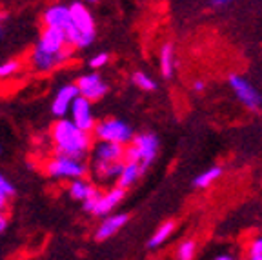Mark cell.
<instances>
[{
	"label": "cell",
	"instance_id": "6da1fadb",
	"mask_svg": "<svg viewBox=\"0 0 262 260\" xmlns=\"http://www.w3.org/2000/svg\"><path fill=\"white\" fill-rule=\"evenodd\" d=\"M53 140L58 155H66L71 159L84 160L91 146L88 131L77 127L73 120H58L53 126Z\"/></svg>",
	"mask_w": 262,
	"mask_h": 260
},
{
	"label": "cell",
	"instance_id": "7a4b0ae2",
	"mask_svg": "<svg viewBox=\"0 0 262 260\" xmlns=\"http://www.w3.org/2000/svg\"><path fill=\"white\" fill-rule=\"evenodd\" d=\"M157 153H159V138L153 133H142L131 138V146L126 149L124 157L126 160L139 162L142 171H146L147 166L157 159Z\"/></svg>",
	"mask_w": 262,
	"mask_h": 260
},
{
	"label": "cell",
	"instance_id": "3957f363",
	"mask_svg": "<svg viewBox=\"0 0 262 260\" xmlns=\"http://www.w3.org/2000/svg\"><path fill=\"white\" fill-rule=\"evenodd\" d=\"M88 173V166L82 159H71L58 155L48 164V175L51 179H82Z\"/></svg>",
	"mask_w": 262,
	"mask_h": 260
},
{
	"label": "cell",
	"instance_id": "277c9868",
	"mask_svg": "<svg viewBox=\"0 0 262 260\" xmlns=\"http://www.w3.org/2000/svg\"><path fill=\"white\" fill-rule=\"evenodd\" d=\"M95 135H97L98 140L127 144V142H131V138H133V129H131L124 120L111 118V120H104V122H100L98 126H95Z\"/></svg>",
	"mask_w": 262,
	"mask_h": 260
},
{
	"label": "cell",
	"instance_id": "5b68a950",
	"mask_svg": "<svg viewBox=\"0 0 262 260\" xmlns=\"http://www.w3.org/2000/svg\"><path fill=\"white\" fill-rule=\"evenodd\" d=\"M229 88L233 90L235 97L244 104L248 110H260L262 107V95L258 93V90L255 88L251 82H248L241 75H231L229 77Z\"/></svg>",
	"mask_w": 262,
	"mask_h": 260
},
{
	"label": "cell",
	"instance_id": "8992f818",
	"mask_svg": "<svg viewBox=\"0 0 262 260\" xmlns=\"http://www.w3.org/2000/svg\"><path fill=\"white\" fill-rule=\"evenodd\" d=\"M73 46H68V48H62L60 51H57V53H49V51H46V49L42 48H35V51H33V66L38 69V71H42V73H46V71H49V69H53L55 66L62 64V62H66L68 58L71 57V53H73Z\"/></svg>",
	"mask_w": 262,
	"mask_h": 260
},
{
	"label": "cell",
	"instance_id": "52a82bcc",
	"mask_svg": "<svg viewBox=\"0 0 262 260\" xmlns=\"http://www.w3.org/2000/svg\"><path fill=\"white\" fill-rule=\"evenodd\" d=\"M70 110H71V120H73L75 126L84 131L93 129L95 120H93V111H91V100L78 95V97L73 98Z\"/></svg>",
	"mask_w": 262,
	"mask_h": 260
},
{
	"label": "cell",
	"instance_id": "ba28073f",
	"mask_svg": "<svg viewBox=\"0 0 262 260\" xmlns=\"http://www.w3.org/2000/svg\"><path fill=\"white\" fill-rule=\"evenodd\" d=\"M77 88H78V93L82 97H86L88 100H98V98H102L104 95L107 93V84L102 80V77L98 73H88V75H82L80 78L77 80Z\"/></svg>",
	"mask_w": 262,
	"mask_h": 260
},
{
	"label": "cell",
	"instance_id": "9c48e42d",
	"mask_svg": "<svg viewBox=\"0 0 262 260\" xmlns=\"http://www.w3.org/2000/svg\"><path fill=\"white\" fill-rule=\"evenodd\" d=\"M71 13V22L73 26L82 33V35H88V37H95V20L93 15L88 11V8L80 2H75L70 6Z\"/></svg>",
	"mask_w": 262,
	"mask_h": 260
},
{
	"label": "cell",
	"instance_id": "30bf717a",
	"mask_svg": "<svg viewBox=\"0 0 262 260\" xmlns=\"http://www.w3.org/2000/svg\"><path fill=\"white\" fill-rule=\"evenodd\" d=\"M124 197H126V189H124V187H120V186L113 187V189H110V191L106 193V195L98 197V200L95 202L91 213L97 216H106L110 211H113V207H117L120 202H122Z\"/></svg>",
	"mask_w": 262,
	"mask_h": 260
},
{
	"label": "cell",
	"instance_id": "8fae6325",
	"mask_svg": "<svg viewBox=\"0 0 262 260\" xmlns=\"http://www.w3.org/2000/svg\"><path fill=\"white\" fill-rule=\"evenodd\" d=\"M78 88L77 84H68L64 85V88H60L57 93V97H55L53 104H51V111H53L55 117H64L68 111H70V106L71 102H73L75 97H78Z\"/></svg>",
	"mask_w": 262,
	"mask_h": 260
},
{
	"label": "cell",
	"instance_id": "7c38bea8",
	"mask_svg": "<svg viewBox=\"0 0 262 260\" xmlns=\"http://www.w3.org/2000/svg\"><path fill=\"white\" fill-rule=\"evenodd\" d=\"M66 44H68V42H66V35L62 29L53 28V26H46V29L42 31L40 40H38L37 46L46 49V51H49V53H57Z\"/></svg>",
	"mask_w": 262,
	"mask_h": 260
},
{
	"label": "cell",
	"instance_id": "4fadbf2b",
	"mask_svg": "<svg viewBox=\"0 0 262 260\" xmlns=\"http://www.w3.org/2000/svg\"><path fill=\"white\" fill-rule=\"evenodd\" d=\"M124 144L119 142H110V140H100L95 146V159L97 162H113V160H122L124 159Z\"/></svg>",
	"mask_w": 262,
	"mask_h": 260
},
{
	"label": "cell",
	"instance_id": "5bb4252c",
	"mask_svg": "<svg viewBox=\"0 0 262 260\" xmlns=\"http://www.w3.org/2000/svg\"><path fill=\"white\" fill-rule=\"evenodd\" d=\"M44 22L46 26H53V28H58L62 31H66V28L71 24V13L70 8L66 6H51L44 11Z\"/></svg>",
	"mask_w": 262,
	"mask_h": 260
},
{
	"label": "cell",
	"instance_id": "9a60e30c",
	"mask_svg": "<svg viewBox=\"0 0 262 260\" xmlns=\"http://www.w3.org/2000/svg\"><path fill=\"white\" fill-rule=\"evenodd\" d=\"M127 220H129V216L124 215V213H120V215L107 216V219L104 220L102 224H100V228L97 229V233H95V239H97V240L110 239V236H113L115 233L120 231V229L126 226Z\"/></svg>",
	"mask_w": 262,
	"mask_h": 260
},
{
	"label": "cell",
	"instance_id": "2e32d148",
	"mask_svg": "<svg viewBox=\"0 0 262 260\" xmlns=\"http://www.w3.org/2000/svg\"><path fill=\"white\" fill-rule=\"evenodd\" d=\"M142 173L144 171H142V167H140L139 162H135V160H126V164L122 166V171H120L117 182H119L120 187L127 189V187H131L137 180L140 179Z\"/></svg>",
	"mask_w": 262,
	"mask_h": 260
},
{
	"label": "cell",
	"instance_id": "e0dca14e",
	"mask_svg": "<svg viewBox=\"0 0 262 260\" xmlns=\"http://www.w3.org/2000/svg\"><path fill=\"white\" fill-rule=\"evenodd\" d=\"M160 73L164 78H171L175 73V49L173 44H164L160 48Z\"/></svg>",
	"mask_w": 262,
	"mask_h": 260
},
{
	"label": "cell",
	"instance_id": "ac0fdd59",
	"mask_svg": "<svg viewBox=\"0 0 262 260\" xmlns=\"http://www.w3.org/2000/svg\"><path fill=\"white\" fill-rule=\"evenodd\" d=\"M175 229H177L175 222H171V220H169V222H164L162 226H160V228L155 231V235L149 239V242H147V248L153 249V251H155V249H159L160 246H164V242H166V240H169V236L175 233Z\"/></svg>",
	"mask_w": 262,
	"mask_h": 260
},
{
	"label": "cell",
	"instance_id": "d6986e66",
	"mask_svg": "<svg viewBox=\"0 0 262 260\" xmlns=\"http://www.w3.org/2000/svg\"><path fill=\"white\" fill-rule=\"evenodd\" d=\"M122 160H113V162H97L98 177L102 180H117L122 171Z\"/></svg>",
	"mask_w": 262,
	"mask_h": 260
},
{
	"label": "cell",
	"instance_id": "ffe728a7",
	"mask_svg": "<svg viewBox=\"0 0 262 260\" xmlns=\"http://www.w3.org/2000/svg\"><path fill=\"white\" fill-rule=\"evenodd\" d=\"M222 177V167L221 166H213L209 167V169H206L204 173H201V175L196 177L195 180H193V186L199 187V189H208L211 184H215L219 179Z\"/></svg>",
	"mask_w": 262,
	"mask_h": 260
},
{
	"label": "cell",
	"instance_id": "44dd1931",
	"mask_svg": "<svg viewBox=\"0 0 262 260\" xmlns=\"http://www.w3.org/2000/svg\"><path fill=\"white\" fill-rule=\"evenodd\" d=\"M95 191H97V189H95L91 184L84 182L82 179H73V182H71V186H70V195H71V199H75V200L90 199Z\"/></svg>",
	"mask_w": 262,
	"mask_h": 260
},
{
	"label": "cell",
	"instance_id": "7402d4cb",
	"mask_svg": "<svg viewBox=\"0 0 262 260\" xmlns=\"http://www.w3.org/2000/svg\"><path fill=\"white\" fill-rule=\"evenodd\" d=\"M131 80L137 88H140L142 91H155L157 90V82L153 80L151 77L144 71H135V73L131 75Z\"/></svg>",
	"mask_w": 262,
	"mask_h": 260
},
{
	"label": "cell",
	"instance_id": "603a6c76",
	"mask_svg": "<svg viewBox=\"0 0 262 260\" xmlns=\"http://www.w3.org/2000/svg\"><path fill=\"white\" fill-rule=\"evenodd\" d=\"M196 253V244L195 240H184V242H180L179 248H177V258L179 260H193Z\"/></svg>",
	"mask_w": 262,
	"mask_h": 260
},
{
	"label": "cell",
	"instance_id": "cb8c5ba5",
	"mask_svg": "<svg viewBox=\"0 0 262 260\" xmlns=\"http://www.w3.org/2000/svg\"><path fill=\"white\" fill-rule=\"evenodd\" d=\"M13 195H15V187H13V184L9 182L4 175H0V209L6 206L8 199Z\"/></svg>",
	"mask_w": 262,
	"mask_h": 260
},
{
	"label": "cell",
	"instance_id": "d4e9b609",
	"mask_svg": "<svg viewBox=\"0 0 262 260\" xmlns=\"http://www.w3.org/2000/svg\"><path fill=\"white\" fill-rule=\"evenodd\" d=\"M246 256L250 260H262V236L251 240L246 249Z\"/></svg>",
	"mask_w": 262,
	"mask_h": 260
},
{
	"label": "cell",
	"instance_id": "484cf974",
	"mask_svg": "<svg viewBox=\"0 0 262 260\" xmlns=\"http://www.w3.org/2000/svg\"><path fill=\"white\" fill-rule=\"evenodd\" d=\"M16 71H18V62L9 60V62H4V64H0V78L11 77Z\"/></svg>",
	"mask_w": 262,
	"mask_h": 260
},
{
	"label": "cell",
	"instance_id": "4316f807",
	"mask_svg": "<svg viewBox=\"0 0 262 260\" xmlns=\"http://www.w3.org/2000/svg\"><path fill=\"white\" fill-rule=\"evenodd\" d=\"M107 60H110V55H107V53H98L90 60V66L93 69H98V68H102V66H106Z\"/></svg>",
	"mask_w": 262,
	"mask_h": 260
},
{
	"label": "cell",
	"instance_id": "83f0119b",
	"mask_svg": "<svg viewBox=\"0 0 262 260\" xmlns=\"http://www.w3.org/2000/svg\"><path fill=\"white\" fill-rule=\"evenodd\" d=\"M233 0H211V4L215 6V8H222V6H228L231 4Z\"/></svg>",
	"mask_w": 262,
	"mask_h": 260
},
{
	"label": "cell",
	"instance_id": "f1b7e54d",
	"mask_svg": "<svg viewBox=\"0 0 262 260\" xmlns=\"http://www.w3.org/2000/svg\"><path fill=\"white\" fill-rule=\"evenodd\" d=\"M206 84L202 80H196L195 84H193V91H196V93H201V91H204Z\"/></svg>",
	"mask_w": 262,
	"mask_h": 260
},
{
	"label": "cell",
	"instance_id": "f546056e",
	"mask_svg": "<svg viewBox=\"0 0 262 260\" xmlns=\"http://www.w3.org/2000/svg\"><path fill=\"white\" fill-rule=\"evenodd\" d=\"M6 228H8V220H6L4 215H0V233L4 231Z\"/></svg>",
	"mask_w": 262,
	"mask_h": 260
},
{
	"label": "cell",
	"instance_id": "4dcf8cb0",
	"mask_svg": "<svg viewBox=\"0 0 262 260\" xmlns=\"http://www.w3.org/2000/svg\"><path fill=\"white\" fill-rule=\"evenodd\" d=\"M235 256L233 255H228V253H221V255H217V260H233Z\"/></svg>",
	"mask_w": 262,
	"mask_h": 260
},
{
	"label": "cell",
	"instance_id": "1f68e13d",
	"mask_svg": "<svg viewBox=\"0 0 262 260\" xmlns=\"http://www.w3.org/2000/svg\"><path fill=\"white\" fill-rule=\"evenodd\" d=\"M2 37H4V26L0 24V38H2Z\"/></svg>",
	"mask_w": 262,
	"mask_h": 260
},
{
	"label": "cell",
	"instance_id": "d6a6232c",
	"mask_svg": "<svg viewBox=\"0 0 262 260\" xmlns=\"http://www.w3.org/2000/svg\"><path fill=\"white\" fill-rule=\"evenodd\" d=\"M88 4H95V2H98V0H86Z\"/></svg>",
	"mask_w": 262,
	"mask_h": 260
},
{
	"label": "cell",
	"instance_id": "836d02e7",
	"mask_svg": "<svg viewBox=\"0 0 262 260\" xmlns=\"http://www.w3.org/2000/svg\"><path fill=\"white\" fill-rule=\"evenodd\" d=\"M0 153H2V144H0Z\"/></svg>",
	"mask_w": 262,
	"mask_h": 260
}]
</instances>
